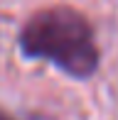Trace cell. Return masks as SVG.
Segmentation results:
<instances>
[{
  "mask_svg": "<svg viewBox=\"0 0 118 120\" xmlns=\"http://www.w3.org/2000/svg\"><path fill=\"white\" fill-rule=\"evenodd\" d=\"M20 47L27 56L52 61L74 79H89L98 69V47L89 20L64 5L32 15L20 32Z\"/></svg>",
  "mask_w": 118,
  "mask_h": 120,
  "instance_id": "obj_1",
  "label": "cell"
},
{
  "mask_svg": "<svg viewBox=\"0 0 118 120\" xmlns=\"http://www.w3.org/2000/svg\"><path fill=\"white\" fill-rule=\"evenodd\" d=\"M0 120H12V118H10L8 113H3V110H0Z\"/></svg>",
  "mask_w": 118,
  "mask_h": 120,
  "instance_id": "obj_2",
  "label": "cell"
}]
</instances>
